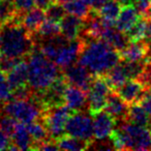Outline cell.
Listing matches in <instances>:
<instances>
[{"instance_id":"cell-13","label":"cell","mask_w":151,"mask_h":151,"mask_svg":"<svg viewBox=\"0 0 151 151\" xmlns=\"http://www.w3.org/2000/svg\"><path fill=\"white\" fill-rule=\"evenodd\" d=\"M88 103V92L73 85H69L64 92V105L73 112L83 111Z\"/></svg>"},{"instance_id":"cell-15","label":"cell","mask_w":151,"mask_h":151,"mask_svg":"<svg viewBox=\"0 0 151 151\" xmlns=\"http://www.w3.org/2000/svg\"><path fill=\"white\" fill-rule=\"evenodd\" d=\"M141 17L142 15L137 9V6H134V4H124L122 5L121 12L116 20L115 27L120 31L126 33L136 25Z\"/></svg>"},{"instance_id":"cell-41","label":"cell","mask_w":151,"mask_h":151,"mask_svg":"<svg viewBox=\"0 0 151 151\" xmlns=\"http://www.w3.org/2000/svg\"><path fill=\"white\" fill-rule=\"evenodd\" d=\"M148 45H149V54H148V57H150V58H151V40H149V42H148Z\"/></svg>"},{"instance_id":"cell-22","label":"cell","mask_w":151,"mask_h":151,"mask_svg":"<svg viewBox=\"0 0 151 151\" xmlns=\"http://www.w3.org/2000/svg\"><path fill=\"white\" fill-rule=\"evenodd\" d=\"M101 38L105 40L106 42H108L110 46L113 47L119 53L123 51L129 44V40H128L126 34L120 31L116 27L105 28V30L101 33Z\"/></svg>"},{"instance_id":"cell-26","label":"cell","mask_w":151,"mask_h":151,"mask_svg":"<svg viewBox=\"0 0 151 151\" xmlns=\"http://www.w3.org/2000/svg\"><path fill=\"white\" fill-rule=\"evenodd\" d=\"M26 125H27V128H28V130H29L30 134H31V137H32V140H33V142H34L33 150H36L37 146L40 144H42V142L51 139L50 136H49L48 129H47L44 122L40 119L35 120V121L26 124Z\"/></svg>"},{"instance_id":"cell-35","label":"cell","mask_w":151,"mask_h":151,"mask_svg":"<svg viewBox=\"0 0 151 151\" xmlns=\"http://www.w3.org/2000/svg\"><path fill=\"white\" fill-rule=\"evenodd\" d=\"M134 4L142 16H151V0H134Z\"/></svg>"},{"instance_id":"cell-18","label":"cell","mask_w":151,"mask_h":151,"mask_svg":"<svg viewBox=\"0 0 151 151\" xmlns=\"http://www.w3.org/2000/svg\"><path fill=\"white\" fill-rule=\"evenodd\" d=\"M149 45L145 40L129 42L123 51L120 52L122 60L125 61H143L148 57Z\"/></svg>"},{"instance_id":"cell-5","label":"cell","mask_w":151,"mask_h":151,"mask_svg":"<svg viewBox=\"0 0 151 151\" xmlns=\"http://www.w3.org/2000/svg\"><path fill=\"white\" fill-rule=\"evenodd\" d=\"M3 112L17 121L28 124L42 118V109L33 97L29 99H14L4 104Z\"/></svg>"},{"instance_id":"cell-8","label":"cell","mask_w":151,"mask_h":151,"mask_svg":"<svg viewBox=\"0 0 151 151\" xmlns=\"http://www.w3.org/2000/svg\"><path fill=\"white\" fill-rule=\"evenodd\" d=\"M65 134L92 143L94 138L92 119L83 111L73 112L65 125Z\"/></svg>"},{"instance_id":"cell-34","label":"cell","mask_w":151,"mask_h":151,"mask_svg":"<svg viewBox=\"0 0 151 151\" xmlns=\"http://www.w3.org/2000/svg\"><path fill=\"white\" fill-rule=\"evenodd\" d=\"M19 15H23L34 6V0H12Z\"/></svg>"},{"instance_id":"cell-9","label":"cell","mask_w":151,"mask_h":151,"mask_svg":"<svg viewBox=\"0 0 151 151\" xmlns=\"http://www.w3.org/2000/svg\"><path fill=\"white\" fill-rule=\"evenodd\" d=\"M84 45L85 40H83L82 37L65 42L64 44L59 47L56 56H55L54 62L60 68H65V67L76 63L77 59H79L81 53H82Z\"/></svg>"},{"instance_id":"cell-32","label":"cell","mask_w":151,"mask_h":151,"mask_svg":"<svg viewBox=\"0 0 151 151\" xmlns=\"http://www.w3.org/2000/svg\"><path fill=\"white\" fill-rule=\"evenodd\" d=\"M46 17L47 19L53 20V21L59 22L62 20V18L66 15V11H65L63 3H60L58 1H54L51 5H49L46 9Z\"/></svg>"},{"instance_id":"cell-11","label":"cell","mask_w":151,"mask_h":151,"mask_svg":"<svg viewBox=\"0 0 151 151\" xmlns=\"http://www.w3.org/2000/svg\"><path fill=\"white\" fill-rule=\"evenodd\" d=\"M92 121H93V134L94 139L96 140H106L109 138L110 134L115 128V125L117 124V120L109 114L107 111L97 112V113L92 114Z\"/></svg>"},{"instance_id":"cell-16","label":"cell","mask_w":151,"mask_h":151,"mask_svg":"<svg viewBox=\"0 0 151 151\" xmlns=\"http://www.w3.org/2000/svg\"><path fill=\"white\" fill-rule=\"evenodd\" d=\"M128 104L122 99V97L116 91H111L108 96L107 106L105 110L109 114H111L114 118L118 121H124L127 118L128 113Z\"/></svg>"},{"instance_id":"cell-37","label":"cell","mask_w":151,"mask_h":151,"mask_svg":"<svg viewBox=\"0 0 151 151\" xmlns=\"http://www.w3.org/2000/svg\"><path fill=\"white\" fill-rule=\"evenodd\" d=\"M11 144H12L11 138L5 134V132L1 128V126H0V150L9 149Z\"/></svg>"},{"instance_id":"cell-30","label":"cell","mask_w":151,"mask_h":151,"mask_svg":"<svg viewBox=\"0 0 151 151\" xmlns=\"http://www.w3.org/2000/svg\"><path fill=\"white\" fill-rule=\"evenodd\" d=\"M146 24H147V17H142L139 19V21L136 23V25L126 32V36H127L129 42H139V40H145V33H146Z\"/></svg>"},{"instance_id":"cell-10","label":"cell","mask_w":151,"mask_h":151,"mask_svg":"<svg viewBox=\"0 0 151 151\" xmlns=\"http://www.w3.org/2000/svg\"><path fill=\"white\" fill-rule=\"evenodd\" d=\"M62 73L69 85L77 86L87 92L94 79V75H92L90 70L80 62L73 63L63 68Z\"/></svg>"},{"instance_id":"cell-44","label":"cell","mask_w":151,"mask_h":151,"mask_svg":"<svg viewBox=\"0 0 151 151\" xmlns=\"http://www.w3.org/2000/svg\"><path fill=\"white\" fill-rule=\"evenodd\" d=\"M0 1H2V0H0Z\"/></svg>"},{"instance_id":"cell-19","label":"cell","mask_w":151,"mask_h":151,"mask_svg":"<svg viewBox=\"0 0 151 151\" xmlns=\"http://www.w3.org/2000/svg\"><path fill=\"white\" fill-rule=\"evenodd\" d=\"M6 76L13 90L28 85V62L24 58L20 59Z\"/></svg>"},{"instance_id":"cell-2","label":"cell","mask_w":151,"mask_h":151,"mask_svg":"<svg viewBox=\"0 0 151 151\" xmlns=\"http://www.w3.org/2000/svg\"><path fill=\"white\" fill-rule=\"evenodd\" d=\"M21 15H18L13 21L7 23L0 30L1 49L3 55L15 59H23L29 56L35 48L33 36L22 26Z\"/></svg>"},{"instance_id":"cell-36","label":"cell","mask_w":151,"mask_h":151,"mask_svg":"<svg viewBox=\"0 0 151 151\" xmlns=\"http://www.w3.org/2000/svg\"><path fill=\"white\" fill-rule=\"evenodd\" d=\"M139 103L142 105V107L146 110V112L151 116V87H148L145 91L144 95L142 96Z\"/></svg>"},{"instance_id":"cell-29","label":"cell","mask_w":151,"mask_h":151,"mask_svg":"<svg viewBox=\"0 0 151 151\" xmlns=\"http://www.w3.org/2000/svg\"><path fill=\"white\" fill-rule=\"evenodd\" d=\"M19 15L12 0L0 1V30Z\"/></svg>"},{"instance_id":"cell-38","label":"cell","mask_w":151,"mask_h":151,"mask_svg":"<svg viewBox=\"0 0 151 151\" xmlns=\"http://www.w3.org/2000/svg\"><path fill=\"white\" fill-rule=\"evenodd\" d=\"M87 3L89 4V6L91 7V9H94V11H97L99 9H101L107 0H85Z\"/></svg>"},{"instance_id":"cell-43","label":"cell","mask_w":151,"mask_h":151,"mask_svg":"<svg viewBox=\"0 0 151 151\" xmlns=\"http://www.w3.org/2000/svg\"><path fill=\"white\" fill-rule=\"evenodd\" d=\"M0 49H1V35H0Z\"/></svg>"},{"instance_id":"cell-6","label":"cell","mask_w":151,"mask_h":151,"mask_svg":"<svg viewBox=\"0 0 151 151\" xmlns=\"http://www.w3.org/2000/svg\"><path fill=\"white\" fill-rule=\"evenodd\" d=\"M73 113V112L65 105L52 107L42 111L40 120L48 129L51 139L56 141L65 134V125Z\"/></svg>"},{"instance_id":"cell-28","label":"cell","mask_w":151,"mask_h":151,"mask_svg":"<svg viewBox=\"0 0 151 151\" xmlns=\"http://www.w3.org/2000/svg\"><path fill=\"white\" fill-rule=\"evenodd\" d=\"M61 34L60 29V23L56 21H53L50 19H46L42 24L40 26L38 30L33 36L36 35L40 40H48V38H52L54 36H57Z\"/></svg>"},{"instance_id":"cell-31","label":"cell","mask_w":151,"mask_h":151,"mask_svg":"<svg viewBox=\"0 0 151 151\" xmlns=\"http://www.w3.org/2000/svg\"><path fill=\"white\" fill-rule=\"evenodd\" d=\"M13 99V89L7 80V76L0 70V104H5Z\"/></svg>"},{"instance_id":"cell-4","label":"cell","mask_w":151,"mask_h":151,"mask_svg":"<svg viewBox=\"0 0 151 151\" xmlns=\"http://www.w3.org/2000/svg\"><path fill=\"white\" fill-rule=\"evenodd\" d=\"M116 150H148L151 146V129L129 121H121L109 137Z\"/></svg>"},{"instance_id":"cell-25","label":"cell","mask_w":151,"mask_h":151,"mask_svg":"<svg viewBox=\"0 0 151 151\" xmlns=\"http://www.w3.org/2000/svg\"><path fill=\"white\" fill-rule=\"evenodd\" d=\"M126 121H129L140 126H145V127H148L151 123L149 114L140 103H134L129 106Z\"/></svg>"},{"instance_id":"cell-14","label":"cell","mask_w":151,"mask_h":151,"mask_svg":"<svg viewBox=\"0 0 151 151\" xmlns=\"http://www.w3.org/2000/svg\"><path fill=\"white\" fill-rule=\"evenodd\" d=\"M83 27H84V20L70 14L66 13V15L60 21L61 35H63L68 40H73L80 37Z\"/></svg>"},{"instance_id":"cell-12","label":"cell","mask_w":151,"mask_h":151,"mask_svg":"<svg viewBox=\"0 0 151 151\" xmlns=\"http://www.w3.org/2000/svg\"><path fill=\"white\" fill-rule=\"evenodd\" d=\"M147 88L148 87L143 81L139 79H128L123 83L122 86L116 90V92L122 97L125 103L130 106L141 101Z\"/></svg>"},{"instance_id":"cell-20","label":"cell","mask_w":151,"mask_h":151,"mask_svg":"<svg viewBox=\"0 0 151 151\" xmlns=\"http://www.w3.org/2000/svg\"><path fill=\"white\" fill-rule=\"evenodd\" d=\"M122 4L119 0H107L105 4L97 9V13L103 19V23L105 28L115 27L116 20L121 12Z\"/></svg>"},{"instance_id":"cell-42","label":"cell","mask_w":151,"mask_h":151,"mask_svg":"<svg viewBox=\"0 0 151 151\" xmlns=\"http://www.w3.org/2000/svg\"><path fill=\"white\" fill-rule=\"evenodd\" d=\"M56 1H58V2H60V3H65V2H67V1H70V0H56Z\"/></svg>"},{"instance_id":"cell-1","label":"cell","mask_w":151,"mask_h":151,"mask_svg":"<svg viewBox=\"0 0 151 151\" xmlns=\"http://www.w3.org/2000/svg\"><path fill=\"white\" fill-rule=\"evenodd\" d=\"M120 60V53L101 38L85 40L84 48L79 57V62L94 76L105 75Z\"/></svg>"},{"instance_id":"cell-27","label":"cell","mask_w":151,"mask_h":151,"mask_svg":"<svg viewBox=\"0 0 151 151\" xmlns=\"http://www.w3.org/2000/svg\"><path fill=\"white\" fill-rule=\"evenodd\" d=\"M67 14L77 16L81 19L85 20L91 12V7L85 0H70L63 3Z\"/></svg>"},{"instance_id":"cell-7","label":"cell","mask_w":151,"mask_h":151,"mask_svg":"<svg viewBox=\"0 0 151 151\" xmlns=\"http://www.w3.org/2000/svg\"><path fill=\"white\" fill-rule=\"evenodd\" d=\"M111 91L112 89L103 75L94 76L92 84L88 90V111L90 115L105 110Z\"/></svg>"},{"instance_id":"cell-3","label":"cell","mask_w":151,"mask_h":151,"mask_svg":"<svg viewBox=\"0 0 151 151\" xmlns=\"http://www.w3.org/2000/svg\"><path fill=\"white\" fill-rule=\"evenodd\" d=\"M61 75L58 65L47 58L35 47L28 56V85L33 95L44 92Z\"/></svg>"},{"instance_id":"cell-23","label":"cell","mask_w":151,"mask_h":151,"mask_svg":"<svg viewBox=\"0 0 151 151\" xmlns=\"http://www.w3.org/2000/svg\"><path fill=\"white\" fill-rule=\"evenodd\" d=\"M103 76L105 77L106 81L109 84L112 91H116L120 86L123 85V83L126 80H128L127 73H126V70L124 68L122 60H120L119 63H117L115 66H113Z\"/></svg>"},{"instance_id":"cell-17","label":"cell","mask_w":151,"mask_h":151,"mask_svg":"<svg viewBox=\"0 0 151 151\" xmlns=\"http://www.w3.org/2000/svg\"><path fill=\"white\" fill-rule=\"evenodd\" d=\"M46 19V12L40 7L35 6L26 12L25 14H23L21 16L20 22H21L22 26L26 29V31L33 36Z\"/></svg>"},{"instance_id":"cell-39","label":"cell","mask_w":151,"mask_h":151,"mask_svg":"<svg viewBox=\"0 0 151 151\" xmlns=\"http://www.w3.org/2000/svg\"><path fill=\"white\" fill-rule=\"evenodd\" d=\"M54 1H56V0H34V3H35V6L40 7V9L45 11V9H46L49 5L52 4Z\"/></svg>"},{"instance_id":"cell-24","label":"cell","mask_w":151,"mask_h":151,"mask_svg":"<svg viewBox=\"0 0 151 151\" xmlns=\"http://www.w3.org/2000/svg\"><path fill=\"white\" fill-rule=\"evenodd\" d=\"M59 149L61 150H71V151H80L89 149L92 145L91 142L82 140V139L71 137L69 134H63L56 140Z\"/></svg>"},{"instance_id":"cell-45","label":"cell","mask_w":151,"mask_h":151,"mask_svg":"<svg viewBox=\"0 0 151 151\" xmlns=\"http://www.w3.org/2000/svg\"><path fill=\"white\" fill-rule=\"evenodd\" d=\"M150 149H151V146H150Z\"/></svg>"},{"instance_id":"cell-40","label":"cell","mask_w":151,"mask_h":151,"mask_svg":"<svg viewBox=\"0 0 151 151\" xmlns=\"http://www.w3.org/2000/svg\"><path fill=\"white\" fill-rule=\"evenodd\" d=\"M145 40H147V42L151 40V16L147 17V24H146V33H145Z\"/></svg>"},{"instance_id":"cell-21","label":"cell","mask_w":151,"mask_h":151,"mask_svg":"<svg viewBox=\"0 0 151 151\" xmlns=\"http://www.w3.org/2000/svg\"><path fill=\"white\" fill-rule=\"evenodd\" d=\"M11 140L12 144L15 145L18 150H33L34 142L25 123L18 121Z\"/></svg>"},{"instance_id":"cell-33","label":"cell","mask_w":151,"mask_h":151,"mask_svg":"<svg viewBox=\"0 0 151 151\" xmlns=\"http://www.w3.org/2000/svg\"><path fill=\"white\" fill-rule=\"evenodd\" d=\"M18 121L12 116L7 115L4 113V115H1L0 114V126L3 130L5 132V134L12 138V136L14 134L16 129V126H17Z\"/></svg>"}]
</instances>
